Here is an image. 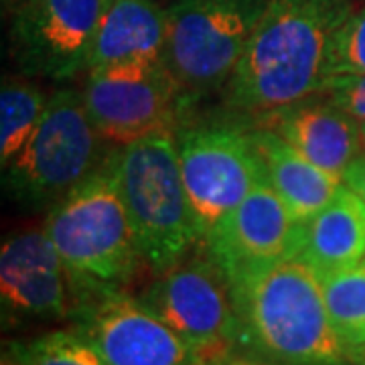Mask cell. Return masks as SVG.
Listing matches in <instances>:
<instances>
[{"instance_id": "1", "label": "cell", "mask_w": 365, "mask_h": 365, "mask_svg": "<svg viewBox=\"0 0 365 365\" xmlns=\"http://www.w3.org/2000/svg\"><path fill=\"white\" fill-rule=\"evenodd\" d=\"M349 0H268L244 57L225 86V104L266 114L317 96Z\"/></svg>"}, {"instance_id": "2", "label": "cell", "mask_w": 365, "mask_h": 365, "mask_svg": "<svg viewBox=\"0 0 365 365\" xmlns=\"http://www.w3.org/2000/svg\"><path fill=\"white\" fill-rule=\"evenodd\" d=\"M240 351L268 365H355L327 311L321 276L299 258L227 280Z\"/></svg>"}, {"instance_id": "3", "label": "cell", "mask_w": 365, "mask_h": 365, "mask_svg": "<svg viewBox=\"0 0 365 365\" xmlns=\"http://www.w3.org/2000/svg\"><path fill=\"white\" fill-rule=\"evenodd\" d=\"M43 227L66 262L71 294L124 288L146 266L110 160L57 201Z\"/></svg>"}, {"instance_id": "4", "label": "cell", "mask_w": 365, "mask_h": 365, "mask_svg": "<svg viewBox=\"0 0 365 365\" xmlns=\"http://www.w3.org/2000/svg\"><path fill=\"white\" fill-rule=\"evenodd\" d=\"M110 169L150 272L163 274L201 244L175 136H150L110 153Z\"/></svg>"}, {"instance_id": "5", "label": "cell", "mask_w": 365, "mask_h": 365, "mask_svg": "<svg viewBox=\"0 0 365 365\" xmlns=\"http://www.w3.org/2000/svg\"><path fill=\"white\" fill-rule=\"evenodd\" d=\"M268 0H170L163 63L187 110L225 90Z\"/></svg>"}, {"instance_id": "6", "label": "cell", "mask_w": 365, "mask_h": 365, "mask_svg": "<svg viewBox=\"0 0 365 365\" xmlns=\"http://www.w3.org/2000/svg\"><path fill=\"white\" fill-rule=\"evenodd\" d=\"M102 134L93 126L81 91L59 90L49 96L37 130L11 160L4 189L25 209H51L57 201L102 169Z\"/></svg>"}, {"instance_id": "7", "label": "cell", "mask_w": 365, "mask_h": 365, "mask_svg": "<svg viewBox=\"0 0 365 365\" xmlns=\"http://www.w3.org/2000/svg\"><path fill=\"white\" fill-rule=\"evenodd\" d=\"M138 299L211 364L223 365L240 349L232 288L205 248L157 274Z\"/></svg>"}, {"instance_id": "8", "label": "cell", "mask_w": 365, "mask_h": 365, "mask_svg": "<svg viewBox=\"0 0 365 365\" xmlns=\"http://www.w3.org/2000/svg\"><path fill=\"white\" fill-rule=\"evenodd\" d=\"M69 317L106 365H217L207 361L124 288L76 290Z\"/></svg>"}, {"instance_id": "9", "label": "cell", "mask_w": 365, "mask_h": 365, "mask_svg": "<svg viewBox=\"0 0 365 365\" xmlns=\"http://www.w3.org/2000/svg\"><path fill=\"white\" fill-rule=\"evenodd\" d=\"M175 144L203 242L264 179V167L250 130L230 124L181 128Z\"/></svg>"}, {"instance_id": "10", "label": "cell", "mask_w": 365, "mask_h": 365, "mask_svg": "<svg viewBox=\"0 0 365 365\" xmlns=\"http://www.w3.org/2000/svg\"><path fill=\"white\" fill-rule=\"evenodd\" d=\"M106 0H23L11 16L9 49L21 76L69 81L88 71Z\"/></svg>"}, {"instance_id": "11", "label": "cell", "mask_w": 365, "mask_h": 365, "mask_svg": "<svg viewBox=\"0 0 365 365\" xmlns=\"http://www.w3.org/2000/svg\"><path fill=\"white\" fill-rule=\"evenodd\" d=\"M81 98L93 126L120 146L150 136H175L187 112L165 63L88 71Z\"/></svg>"}, {"instance_id": "12", "label": "cell", "mask_w": 365, "mask_h": 365, "mask_svg": "<svg viewBox=\"0 0 365 365\" xmlns=\"http://www.w3.org/2000/svg\"><path fill=\"white\" fill-rule=\"evenodd\" d=\"M302 237L287 203L262 179L201 242L227 280L297 258Z\"/></svg>"}, {"instance_id": "13", "label": "cell", "mask_w": 365, "mask_h": 365, "mask_svg": "<svg viewBox=\"0 0 365 365\" xmlns=\"http://www.w3.org/2000/svg\"><path fill=\"white\" fill-rule=\"evenodd\" d=\"M0 300L6 323L59 321L71 313V280L53 240L25 230L4 240L0 250Z\"/></svg>"}, {"instance_id": "14", "label": "cell", "mask_w": 365, "mask_h": 365, "mask_svg": "<svg viewBox=\"0 0 365 365\" xmlns=\"http://www.w3.org/2000/svg\"><path fill=\"white\" fill-rule=\"evenodd\" d=\"M262 116L264 126L280 134L302 157L339 177L364 148L359 122L327 100L307 98Z\"/></svg>"}, {"instance_id": "15", "label": "cell", "mask_w": 365, "mask_h": 365, "mask_svg": "<svg viewBox=\"0 0 365 365\" xmlns=\"http://www.w3.org/2000/svg\"><path fill=\"white\" fill-rule=\"evenodd\" d=\"M167 45V9L155 0L108 2L91 45L88 71L158 66Z\"/></svg>"}, {"instance_id": "16", "label": "cell", "mask_w": 365, "mask_h": 365, "mask_svg": "<svg viewBox=\"0 0 365 365\" xmlns=\"http://www.w3.org/2000/svg\"><path fill=\"white\" fill-rule=\"evenodd\" d=\"M264 167V179L299 222H309L341 191L339 175L317 167L280 134L262 126L250 130Z\"/></svg>"}, {"instance_id": "17", "label": "cell", "mask_w": 365, "mask_h": 365, "mask_svg": "<svg viewBox=\"0 0 365 365\" xmlns=\"http://www.w3.org/2000/svg\"><path fill=\"white\" fill-rule=\"evenodd\" d=\"M299 260L319 276L355 266L365 258V201L349 187L302 223Z\"/></svg>"}, {"instance_id": "18", "label": "cell", "mask_w": 365, "mask_h": 365, "mask_svg": "<svg viewBox=\"0 0 365 365\" xmlns=\"http://www.w3.org/2000/svg\"><path fill=\"white\" fill-rule=\"evenodd\" d=\"M331 323L355 365L365 361V258L321 276Z\"/></svg>"}, {"instance_id": "19", "label": "cell", "mask_w": 365, "mask_h": 365, "mask_svg": "<svg viewBox=\"0 0 365 365\" xmlns=\"http://www.w3.org/2000/svg\"><path fill=\"white\" fill-rule=\"evenodd\" d=\"M49 104L45 91L25 76L2 81L0 90V165L6 169L37 130Z\"/></svg>"}, {"instance_id": "20", "label": "cell", "mask_w": 365, "mask_h": 365, "mask_svg": "<svg viewBox=\"0 0 365 365\" xmlns=\"http://www.w3.org/2000/svg\"><path fill=\"white\" fill-rule=\"evenodd\" d=\"M4 353L19 365H106L96 347L76 329L11 341L4 345Z\"/></svg>"}, {"instance_id": "21", "label": "cell", "mask_w": 365, "mask_h": 365, "mask_svg": "<svg viewBox=\"0 0 365 365\" xmlns=\"http://www.w3.org/2000/svg\"><path fill=\"white\" fill-rule=\"evenodd\" d=\"M333 73H365V6L341 25L329 61V76Z\"/></svg>"}, {"instance_id": "22", "label": "cell", "mask_w": 365, "mask_h": 365, "mask_svg": "<svg viewBox=\"0 0 365 365\" xmlns=\"http://www.w3.org/2000/svg\"><path fill=\"white\" fill-rule=\"evenodd\" d=\"M319 96L357 122L365 120V73H333L325 79Z\"/></svg>"}, {"instance_id": "23", "label": "cell", "mask_w": 365, "mask_h": 365, "mask_svg": "<svg viewBox=\"0 0 365 365\" xmlns=\"http://www.w3.org/2000/svg\"><path fill=\"white\" fill-rule=\"evenodd\" d=\"M341 181L345 187H349L355 195H359L365 201V155H359L347 169L343 170Z\"/></svg>"}, {"instance_id": "24", "label": "cell", "mask_w": 365, "mask_h": 365, "mask_svg": "<svg viewBox=\"0 0 365 365\" xmlns=\"http://www.w3.org/2000/svg\"><path fill=\"white\" fill-rule=\"evenodd\" d=\"M223 365H264L260 361H252V359H246V357H232L227 359Z\"/></svg>"}, {"instance_id": "25", "label": "cell", "mask_w": 365, "mask_h": 365, "mask_svg": "<svg viewBox=\"0 0 365 365\" xmlns=\"http://www.w3.org/2000/svg\"><path fill=\"white\" fill-rule=\"evenodd\" d=\"M23 0H2V9H4V14H11L21 4Z\"/></svg>"}, {"instance_id": "26", "label": "cell", "mask_w": 365, "mask_h": 365, "mask_svg": "<svg viewBox=\"0 0 365 365\" xmlns=\"http://www.w3.org/2000/svg\"><path fill=\"white\" fill-rule=\"evenodd\" d=\"M0 365H19L16 361H14L13 357L9 355V353H4L2 351V361H0Z\"/></svg>"}, {"instance_id": "27", "label": "cell", "mask_w": 365, "mask_h": 365, "mask_svg": "<svg viewBox=\"0 0 365 365\" xmlns=\"http://www.w3.org/2000/svg\"><path fill=\"white\" fill-rule=\"evenodd\" d=\"M359 134H361V146L365 148V120L359 122Z\"/></svg>"}, {"instance_id": "28", "label": "cell", "mask_w": 365, "mask_h": 365, "mask_svg": "<svg viewBox=\"0 0 365 365\" xmlns=\"http://www.w3.org/2000/svg\"><path fill=\"white\" fill-rule=\"evenodd\" d=\"M108 2H112V0H106V4H108Z\"/></svg>"}]
</instances>
